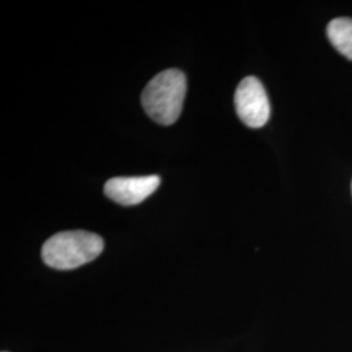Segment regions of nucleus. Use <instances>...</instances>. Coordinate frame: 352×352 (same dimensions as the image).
<instances>
[{
    "label": "nucleus",
    "instance_id": "2",
    "mask_svg": "<svg viewBox=\"0 0 352 352\" xmlns=\"http://www.w3.org/2000/svg\"><path fill=\"white\" fill-rule=\"evenodd\" d=\"M103 247V239L97 234L64 231L55 234L43 244L42 260L54 269L71 270L96 260Z\"/></svg>",
    "mask_w": 352,
    "mask_h": 352
},
{
    "label": "nucleus",
    "instance_id": "6",
    "mask_svg": "<svg viewBox=\"0 0 352 352\" xmlns=\"http://www.w3.org/2000/svg\"><path fill=\"white\" fill-rule=\"evenodd\" d=\"M3 352H6V351H3Z\"/></svg>",
    "mask_w": 352,
    "mask_h": 352
},
{
    "label": "nucleus",
    "instance_id": "1",
    "mask_svg": "<svg viewBox=\"0 0 352 352\" xmlns=\"http://www.w3.org/2000/svg\"><path fill=\"white\" fill-rule=\"evenodd\" d=\"M187 91V78L179 69L171 68L151 78L145 87L141 103L154 122L171 126L179 119Z\"/></svg>",
    "mask_w": 352,
    "mask_h": 352
},
{
    "label": "nucleus",
    "instance_id": "3",
    "mask_svg": "<svg viewBox=\"0 0 352 352\" xmlns=\"http://www.w3.org/2000/svg\"><path fill=\"white\" fill-rule=\"evenodd\" d=\"M235 107L240 120L250 128L264 126L270 118V104L264 85L257 77L248 76L235 91Z\"/></svg>",
    "mask_w": 352,
    "mask_h": 352
},
{
    "label": "nucleus",
    "instance_id": "5",
    "mask_svg": "<svg viewBox=\"0 0 352 352\" xmlns=\"http://www.w3.org/2000/svg\"><path fill=\"white\" fill-rule=\"evenodd\" d=\"M327 38L331 45L352 60V19L338 17L329 23L327 25Z\"/></svg>",
    "mask_w": 352,
    "mask_h": 352
},
{
    "label": "nucleus",
    "instance_id": "4",
    "mask_svg": "<svg viewBox=\"0 0 352 352\" xmlns=\"http://www.w3.org/2000/svg\"><path fill=\"white\" fill-rule=\"evenodd\" d=\"M161 184L158 175L113 177L104 184V195L116 204L132 206L153 195Z\"/></svg>",
    "mask_w": 352,
    "mask_h": 352
}]
</instances>
